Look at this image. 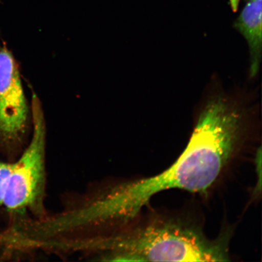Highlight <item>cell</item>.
Returning <instances> with one entry per match:
<instances>
[{
    "mask_svg": "<svg viewBox=\"0 0 262 262\" xmlns=\"http://www.w3.org/2000/svg\"><path fill=\"white\" fill-rule=\"evenodd\" d=\"M240 117L224 100L211 101L201 116L187 146L176 161L159 174L118 185L101 192L98 207L104 217L122 225L136 217L159 192L178 189L204 192L233 156Z\"/></svg>",
    "mask_w": 262,
    "mask_h": 262,
    "instance_id": "obj_1",
    "label": "cell"
},
{
    "mask_svg": "<svg viewBox=\"0 0 262 262\" xmlns=\"http://www.w3.org/2000/svg\"><path fill=\"white\" fill-rule=\"evenodd\" d=\"M107 260L227 261L224 241L211 240L199 228L174 221H155L124 233L98 238Z\"/></svg>",
    "mask_w": 262,
    "mask_h": 262,
    "instance_id": "obj_2",
    "label": "cell"
},
{
    "mask_svg": "<svg viewBox=\"0 0 262 262\" xmlns=\"http://www.w3.org/2000/svg\"><path fill=\"white\" fill-rule=\"evenodd\" d=\"M31 103L32 138L18 160L13 163L3 205L9 211L28 209L41 216L44 212L46 190L47 127L41 104L34 93Z\"/></svg>",
    "mask_w": 262,
    "mask_h": 262,
    "instance_id": "obj_3",
    "label": "cell"
},
{
    "mask_svg": "<svg viewBox=\"0 0 262 262\" xmlns=\"http://www.w3.org/2000/svg\"><path fill=\"white\" fill-rule=\"evenodd\" d=\"M29 107L18 65L11 51L0 48V139L18 142L26 132Z\"/></svg>",
    "mask_w": 262,
    "mask_h": 262,
    "instance_id": "obj_4",
    "label": "cell"
},
{
    "mask_svg": "<svg viewBox=\"0 0 262 262\" xmlns=\"http://www.w3.org/2000/svg\"><path fill=\"white\" fill-rule=\"evenodd\" d=\"M235 27L247 41L250 52V74L259 70L262 49L261 0L248 1L235 23Z\"/></svg>",
    "mask_w": 262,
    "mask_h": 262,
    "instance_id": "obj_5",
    "label": "cell"
},
{
    "mask_svg": "<svg viewBox=\"0 0 262 262\" xmlns=\"http://www.w3.org/2000/svg\"><path fill=\"white\" fill-rule=\"evenodd\" d=\"M12 168L13 163H6L0 160V206L4 204Z\"/></svg>",
    "mask_w": 262,
    "mask_h": 262,
    "instance_id": "obj_6",
    "label": "cell"
},
{
    "mask_svg": "<svg viewBox=\"0 0 262 262\" xmlns=\"http://www.w3.org/2000/svg\"><path fill=\"white\" fill-rule=\"evenodd\" d=\"M229 3H230L232 11L236 12L238 8L239 3H240V0H229Z\"/></svg>",
    "mask_w": 262,
    "mask_h": 262,
    "instance_id": "obj_7",
    "label": "cell"
},
{
    "mask_svg": "<svg viewBox=\"0 0 262 262\" xmlns=\"http://www.w3.org/2000/svg\"><path fill=\"white\" fill-rule=\"evenodd\" d=\"M246 1H257V0H246Z\"/></svg>",
    "mask_w": 262,
    "mask_h": 262,
    "instance_id": "obj_8",
    "label": "cell"
}]
</instances>
